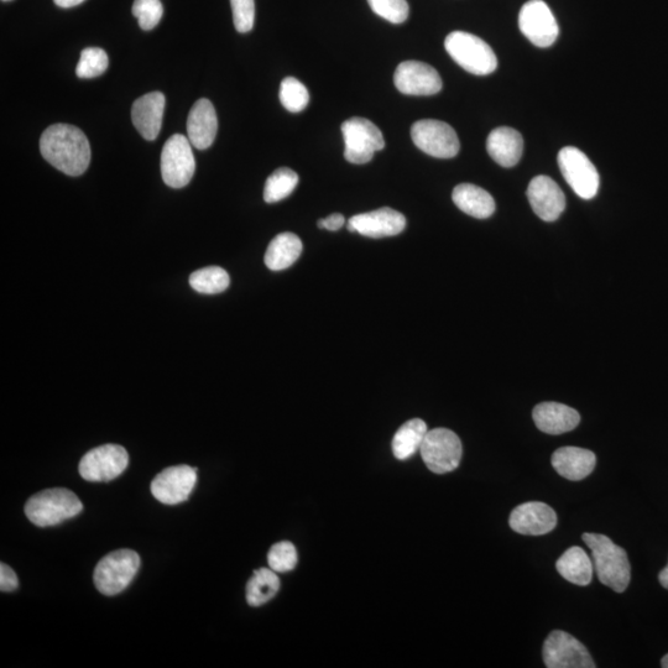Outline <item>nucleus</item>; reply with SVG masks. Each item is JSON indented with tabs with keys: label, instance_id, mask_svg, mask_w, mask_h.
<instances>
[{
	"label": "nucleus",
	"instance_id": "nucleus-1",
	"mask_svg": "<svg viewBox=\"0 0 668 668\" xmlns=\"http://www.w3.org/2000/svg\"><path fill=\"white\" fill-rule=\"evenodd\" d=\"M43 158L69 176L85 174L91 163L90 142L81 129L70 124H54L40 138Z\"/></svg>",
	"mask_w": 668,
	"mask_h": 668
},
{
	"label": "nucleus",
	"instance_id": "nucleus-2",
	"mask_svg": "<svg viewBox=\"0 0 668 668\" xmlns=\"http://www.w3.org/2000/svg\"><path fill=\"white\" fill-rule=\"evenodd\" d=\"M582 539L591 549L594 568L599 581L614 592L623 593L629 587L631 566L628 553L615 545L608 536L600 534H583Z\"/></svg>",
	"mask_w": 668,
	"mask_h": 668
},
{
	"label": "nucleus",
	"instance_id": "nucleus-3",
	"mask_svg": "<svg viewBox=\"0 0 668 668\" xmlns=\"http://www.w3.org/2000/svg\"><path fill=\"white\" fill-rule=\"evenodd\" d=\"M25 515L36 526L48 527L75 518L83 510L81 500L65 488L46 489L25 504Z\"/></svg>",
	"mask_w": 668,
	"mask_h": 668
},
{
	"label": "nucleus",
	"instance_id": "nucleus-4",
	"mask_svg": "<svg viewBox=\"0 0 668 668\" xmlns=\"http://www.w3.org/2000/svg\"><path fill=\"white\" fill-rule=\"evenodd\" d=\"M445 48L448 55L472 75L487 76L497 70L498 59L493 49L476 35L453 31L446 38Z\"/></svg>",
	"mask_w": 668,
	"mask_h": 668
},
{
	"label": "nucleus",
	"instance_id": "nucleus-5",
	"mask_svg": "<svg viewBox=\"0 0 668 668\" xmlns=\"http://www.w3.org/2000/svg\"><path fill=\"white\" fill-rule=\"evenodd\" d=\"M140 567V557L132 550H118L103 557L93 574V581L104 596H117L132 583Z\"/></svg>",
	"mask_w": 668,
	"mask_h": 668
},
{
	"label": "nucleus",
	"instance_id": "nucleus-6",
	"mask_svg": "<svg viewBox=\"0 0 668 668\" xmlns=\"http://www.w3.org/2000/svg\"><path fill=\"white\" fill-rule=\"evenodd\" d=\"M344 158L348 163L363 165L372 161L377 151L385 148L382 130L370 120L354 117L342 124Z\"/></svg>",
	"mask_w": 668,
	"mask_h": 668
},
{
	"label": "nucleus",
	"instance_id": "nucleus-7",
	"mask_svg": "<svg viewBox=\"0 0 668 668\" xmlns=\"http://www.w3.org/2000/svg\"><path fill=\"white\" fill-rule=\"evenodd\" d=\"M195 171L196 161L189 138L172 135L161 153V175L165 184L172 189H182L190 184Z\"/></svg>",
	"mask_w": 668,
	"mask_h": 668
},
{
	"label": "nucleus",
	"instance_id": "nucleus-8",
	"mask_svg": "<svg viewBox=\"0 0 668 668\" xmlns=\"http://www.w3.org/2000/svg\"><path fill=\"white\" fill-rule=\"evenodd\" d=\"M422 459L435 474L451 473L461 463L463 447L459 437L448 429L427 432L420 448Z\"/></svg>",
	"mask_w": 668,
	"mask_h": 668
},
{
	"label": "nucleus",
	"instance_id": "nucleus-9",
	"mask_svg": "<svg viewBox=\"0 0 668 668\" xmlns=\"http://www.w3.org/2000/svg\"><path fill=\"white\" fill-rule=\"evenodd\" d=\"M411 139L417 148L433 158L451 159L461 149L456 130L440 120H419L412 125Z\"/></svg>",
	"mask_w": 668,
	"mask_h": 668
},
{
	"label": "nucleus",
	"instance_id": "nucleus-10",
	"mask_svg": "<svg viewBox=\"0 0 668 668\" xmlns=\"http://www.w3.org/2000/svg\"><path fill=\"white\" fill-rule=\"evenodd\" d=\"M557 161L563 177L577 196L583 200H592L597 196L600 185L598 170L583 151L566 146L558 154Z\"/></svg>",
	"mask_w": 668,
	"mask_h": 668
},
{
	"label": "nucleus",
	"instance_id": "nucleus-11",
	"mask_svg": "<svg viewBox=\"0 0 668 668\" xmlns=\"http://www.w3.org/2000/svg\"><path fill=\"white\" fill-rule=\"evenodd\" d=\"M127 450L119 445L93 448L82 457L78 472L87 482H111L127 469Z\"/></svg>",
	"mask_w": 668,
	"mask_h": 668
},
{
	"label": "nucleus",
	"instance_id": "nucleus-12",
	"mask_svg": "<svg viewBox=\"0 0 668 668\" xmlns=\"http://www.w3.org/2000/svg\"><path fill=\"white\" fill-rule=\"evenodd\" d=\"M519 26L527 40L539 48H550L560 34L555 15L542 0H530L523 5L519 14Z\"/></svg>",
	"mask_w": 668,
	"mask_h": 668
},
{
	"label": "nucleus",
	"instance_id": "nucleus-13",
	"mask_svg": "<svg viewBox=\"0 0 668 668\" xmlns=\"http://www.w3.org/2000/svg\"><path fill=\"white\" fill-rule=\"evenodd\" d=\"M544 661L549 668H596L591 654L581 641L565 631L555 630L544 644Z\"/></svg>",
	"mask_w": 668,
	"mask_h": 668
},
{
	"label": "nucleus",
	"instance_id": "nucleus-14",
	"mask_svg": "<svg viewBox=\"0 0 668 668\" xmlns=\"http://www.w3.org/2000/svg\"><path fill=\"white\" fill-rule=\"evenodd\" d=\"M394 82L398 91L406 96H433L443 87L440 73L420 61L401 62L395 71Z\"/></svg>",
	"mask_w": 668,
	"mask_h": 668
},
{
	"label": "nucleus",
	"instance_id": "nucleus-15",
	"mask_svg": "<svg viewBox=\"0 0 668 668\" xmlns=\"http://www.w3.org/2000/svg\"><path fill=\"white\" fill-rule=\"evenodd\" d=\"M196 480L195 468L186 464L169 467L155 477L151 483V493L156 500L166 505L184 503L195 488Z\"/></svg>",
	"mask_w": 668,
	"mask_h": 668
},
{
	"label": "nucleus",
	"instance_id": "nucleus-16",
	"mask_svg": "<svg viewBox=\"0 0 668 668\" xmlns=\"http://www.w3.org/2000/svg\"><path fill=\"white\" fill-rule=\"evenodd\" d=\"M406 227L403 213L384 207L380 210L362 213L349 219L348 231L368 238L399 236Z\"/></svg>",
	"mask_w": 668,
	"mask_h": 668
},
{
	"label": "nucleus",
	"instance_id": "nucleus-17",
	"mask_svg": "<svg viewBox=\"0 0 668 668\" xmlns=\"http://www.w3.org/2000/svg\"><path fill=\"white\" fill-rule=\"evenodd\" d=\"M532 210L542 221L555 222L566 208L565 193L549 176H537L527 187Z\"/></svg>",
	"mask_w": 668,
	"mask_h": 668
},
{
	"label": "nucleus",
	"instance_id": "nucleus-18",
	"mask_svg": "<svg viewBox=\"0 0 668 668\" xmlns=\"http://www.w3.org/2000/svg\"><path fill=\"white\" fill-rule=\"evenodd\" d=\"M509 525L520 535H546L555 530L557 515L551 506L540 501H530L513 510Z\"/></svg>",
	"mask_w": 668,
	"mask_h": 668
},
{
	"label": "nucleus",
	"instance_id": "nucleus-19",
	"mask_svg": "<svg viewBox=\"0 0 668 668\" xmlns=\"http://www.w3.org/2000/svg\"><path fill=\"white\" fill-rule=\"evenodd\" d=\"M218 130L216 109L206 98L198 99L187 118V138L198 150H205L215 142Z\"/></svg>",
	"mask_w": 668,
	"mask_h": 668
},
{
	"label": "nucleus",
	"instance_id": "nucleus-20",
	"mask_svg": "<svg viewBox=\"0 0 668 668\" xmlns=\"http://www.w3.org/2000/svg\"><path fill=\"white\" fill-rule=\"evenodd\" d=\"M165 96L161 92H151L134 102L132 120L134 127L148 142H153L163 125Z\"/></svg>",
	"mask_w": 668,
	"mask_h": 668
},
{
	"label": "nucleus",
	"instance_id": "nucleus-21",
	"mask_svg": "<svg viewBox=\"0 0 668 668\" xmlns=\"http://www.w3.org/2000/svg\"><path fill=\"white\" fill-rule=\"evenodd\" d=\"M537 429L547 435H562L576 429L581 422L578 411L558 403H542L532 412Z\"/></svg>",
	"mask_w": 668,
	"mask_h": 668
},
{
	"label": "nucleus",
	"instance_id": "nucleus-22",
	"mask_svg": "<svg viewBox=\"0 0 668 668\" xmlns=\"http://www.w3.org/2000/svg\"><path fill=\"white\" fill-rule=\"evenodd\" d=\"M551 461L561 477L578 482L594 471L597 458L596 454L584 448L562 447L552 454Z\"/></svg>",
	"mask_w": 668,
	"mask_h": 668
},
{
	"label": "nucleus",
	"instance_id": "nucleus-23",
	"mask_svg": "<svg viewBox=\"0 0 668 668\" xmlns=\"http://www.w3.org/2000/svg\"><path fill=\"white\" fill-rule=\"evenodd\" d=\"M487 150L495 163L504 167H513L523 156L524 139L518 130L509 127L497 128L489 134Z\"/></svg>",
	"mask_w": 668,
	"mask_h": 668
},
{
	"label": "nucleus",
	"instance_id": "nucleus-24",
	"mask_svg": "<svg viewBox=\"0 0 668 668\" xmlns=\"http://www.w3.org/2000/svg\"><path fill=\"white\" fill-rule=\"evenodd\" d=\"M452 200L459 210L474 218H489L495 212V201L492 195L476 185H458L453 190Z\"/></svg>",
	"mask_w": 668,
	"mask_h": 668
},
{
	"label": "nucleus",
	"instance_id": "nucleus-25",
	"mask_svg": "<svg viewBox=\"0 0 668 668\" xmlns=\"http://www.w3.org/2000/svg\"><path fill=\"white\" fill-rule=\"evenodd\" d=\"M304 250L301 239L294 233H280L271 240L265 253V264L270 270L281 271L297 262Z\"/></svg>",
	"mask_w": 668,
	"mask_h": 668
},
{
	"label": "nucleus",
	"instance_id": "nucleus-26",
	"mask_svg": "<svg viewBox=\"0 0 668 668\" xmlns=\"http://www.w3.org/2000/svg\"><path fill=\"white\" fill-rule=\"evenodd\" d=\"M556 570L566 581L586 587L593 579V562L581 547H571L558 558Z\"/></svg>",
	"mask_w": 668,
	"mask_h": 668
},
{
	"label": "nucleus",
	"instance_id": "nucleus-27",
	"mask_svg": "<svg viewBox=\"0 0 668 668\" xmlns=\"http://www.w3.org/2000/svg\"><path fill=\"white\" fill-rule=\"evenodd\" d=\"M427 432L429 430H427L426 422L421 419H412L405 422L395 433L393 443H391L394 456L400 461H405V459L414 456L417 451H420Z\"/></svg>",
	"mask_w": 668,
	"mask_h": 668
},
{
	"label": "nucleus",
	"instance_id": "nucleus-28",
	"mask_svg": "<svg viewBox=\"0 0 668 668\" xmlns=\"http://www.w3.org/2000/svg\"><path fill=\"white\" fill-rule=\"evenodd\" d=\"M279 589L280 579L275 572L271 568H260L247 584V602L250 607H260L273 599Z\"/></svg>",
	"mask_w": 668,
	"mask_h": 668
},
{
	"label": "nucleus",
	"instance_id": "nucleus-29",
	"mask_svg": "<svg viewBox=\"0 0 668 668\" xmlns=\"http://www.w3.org/2000/svg\"><path fill=\"white\" fill-rule=\"evenodd\" d=\"M231 279L226 270L219 266H208L195 271L190 276V285L193 290L205 295H216L228 289Z\"/></svg>",
	"mask_w": 668,
	"mask_h": 668
},
{
	"label": "nucleus",
	"instance_id": "nucleus-30",
	"mask_svg": "<svg viewBox=\"0 0 668 668\" xmlns=\"http://www.w3.org/2000/svg\"><path fill=\"white\" fill-rule=\"evenodd\" d=\"M297 184H299V175L294 170L281 167L266 180L264 187L265 202L276 203L285 200L295 191Z\"/></svg>",
	"mask_w": 668,
	"mask_h": 668
},
{
	"label": "nucleus",
	"instance_id": "nucleus-31",
	"mask_svg": "<svg viewBox=\"0 0 668 668\" xmlns=\"http://www.w3.org/2000/svg\"><path fill=\"white\" fill-rule=\"evenodd\" d=\"M280 101L286 111L300 113L310 102V93L304 83L295 77H286L280 86Z\"/></svg>",
	"mask_w": 668,
	"mask_h": 668
},
{
	"label": "nucleus",
	"instance_id": "nucleus-32",
	"mask_svg": "<svg viewBox=\"0 0 668 668\" xmlns=\"http://www.w3.org/2000/svg\"><path fill=\"white\" fill-rule=\"evenodd\" d=\"M107 52L99 48H87L81 52V59L76 67V75L80 78H95L103 75L108 69Z\"/></svg>",
	"mask_w": 668,
	"mask_h": 668
},
{
	"label": "nucleus",
	"instance_id": "nucleus-33",
	"mask_svg": "<svg viewBox=\"0 0 668 668\" xmlns=\"http://www.w3.org/2000/svg\"><path fill=\"white\" fill-rule=\"evenodd\" d=\"M370 8L389 23L403 24L409 18L410 7L406 0H368Z\"/></svg>",
	"mask_w": 668,
	"mask_h": 668
},
{
	"label": "nucleus",
	"instance_id": "nucleus-34",
	"mask_svg": "<svg viewBox=\"0 0 668 668\" xmlns=\"http://www.w3.org/2000/svg\"><path fill=\"white\" fill-rule=\"evenodd\" d=\"M134 17L138 19L140 28L153 30L163 19L164 7L161 0H134Z\"/></svg>",
	"mask_w": 668,
	"mask_h": 668
},
{
	"label": "nucleus",
	"instance_id": "nucleus-35",
	"mask_svg": "<svg viewBox=\"0 0 668 668\" xmlns=\"http://www.w3.org/2000/svg\"><path fill=\"white\" fill-rule=\"evenodd\" d=\"M269 567L276 573H286L295 570L297 565V551L291 542H279L271 547L268 555Z\"/></svg>",
	"mask_w": 668,
	"mask_h": 668
},
{
	"label": "nucleus",
	"instance_id": "nucleus-36",
	"mask_svg": "<svg viewBox=\"0 0 668 668\" xmlns=\"http://www.w3.org/2000/svg\"><path fill=\"white\" fill-rule=\"evenodd\" d=\"M233 22L238 33H249L254 28L255 2L254 0H231Z\"/></svg>",
	"mask_w": 668,
	"mask_h": 668
},
{
	"label": "nucleus",
	"instance_id": "nucleus-37",
	"mask_svg": "<svg viewBox=\"0 0 668 668\" xmlns=\"http://www.w3.org/2000/svg\"><path fill=\"white\" fill-rule=\"evenodd\" d=\"M19 586L17 574L5 563L0 565V591L14 592Z\"/></svg>",
	"mask_w": 668,
	"mask_h": 668
},
{
	"label": "nucleus",
	"instance_id": "nucleus-38",
	"mask_svg": "<svg viewBox=\"0 0 668 668\" xmlns=\"http://www.w3.org/2000/svg\"><path fill=\"white\" fill-rule=\"evenodd\" d=\"M344 223H346V219H344L341 213H333V215L328 216L327 218L320 219L317 226L322 229H327V231L337 232L344 226Z\"/></svg>",
	"mask_w": 668,
	"mask_h": 668
},
{
	"label": "nucleus",
	"instance_id": "nucleus-39",
	"mask_svg": "<svg viewBox=\"0 0 668 668\" xmlns=\"http://www.w3.org/2000/svg\"><path fill=\"white\" fill-rule=\"evenodd\" d=\"M54 2L60 8H73L85 2V0H54Z\"/></svg>",
	"mask_w": 668,
	"mask_h": 668
},
{
	"label": "nucleus",
	"instance_id": "nucleus-40",
	"mask_svg": "<svg viewBox=\"0 0 668 668\" xmlns=\"http://www.w3.org/2000/svg\"><path fill=\"white\" fill-rule=\"evenodd\" d=\"M661 586L668 589V565L659 574Z\"/></svg>",
	"mask_w": 668,
	"mask_h": 668
},
{
	"label": "nucleus",
	"instance_id": "nucleus-41",
	"mask_svg": "<svg viewBox=\"0 0 668 668\" xmlns=\"http://www.w3.org/2000/svg\"><path fill=\"white\" fill-rule=\"evenodd\" d=\"M661 666L664 668H668V654L664 656V659L661 660Z\"/></svg>",
	"mask_w": 668,
	"mask_h": 668
},
{
	"label": "nucleus",
	"instance_id": "nucleus-42",
	"mask_svg": "<svg viewBox=\"0 0 668 668\" xmlns=\"http://www.w3.org/2000/svg\"><path fill=\"white\" fill-rule=\"evenodd\" d=\"M3 2H10V0H3Z\"/></svg>",
	"mask_w": 668,
	"mask_h": 668
}]
</instances>
